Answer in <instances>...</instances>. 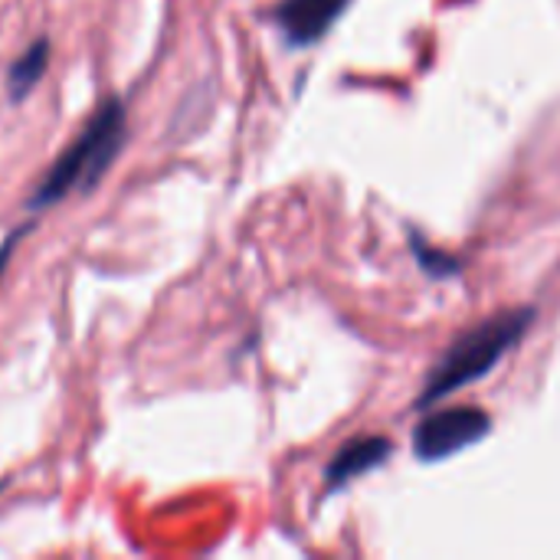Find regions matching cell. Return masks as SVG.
<instances>
[{
  "instance_id": "6da1fadb",
  "label": "cell",
  "mask_w": 560,
  "mask_h": 560,
  "mask_svg": "<svg viewBox=\"0 0 560 560\" xmlns=\"http://www.w3.org/2000/svg\"><path fill=\"white\" fill-rule=\"evenodd\" d=\"M121 144H125V105L118 98H105L95 108L92 121L79 131V138H72V144L56 158V164L36 184L26 207L43 210L69 194H89L105 177Z\"/></svg>"
},
{
  "instance_id": "7a4b0ae2",
  "label": "cell",
  "mask_w": 560,
  "mask_h": 560,
  "mask_svg": "<svg viewBox=\"0 0 560 560\" xmlns=\"http://www.w3.org/2000/svg\"><path fill=\"white\" fill-rule=\"evenodd\" d=\"M532 318H535L532 308H515V312H502V315L476 325L472 331H466L446 351V358L436 364V371L430 374L417 407H430V404L443 400L446 394H453V390L479 381L482 374H489L502 361V354L528 331Z\"/></svg>"
},
{
  "instance_id": "3957f363",
  "label": "cell",
  "mask_w": 560,
  "mask_h": 560,
  "mask_svg": "<svg viewBox=\"0 0 560 560\" xmlns=\"http://www.w3.org/2000/svg\"><path fill=\"white\" fill-rule=\"evenodd\" d=\"M489 427H492L489 413H482L476 407H456V410L430 413L413 433V453L423 463L446 459V456L479 443L489 433Z\"/></svg>"
},
{
  "instance_id": "277c9868",
  "label": "cell",
  "mask_w": 560,
  "mask_h": 560,
  "mask_svg": "<svg viewBox=\"0 0 560 560\" xmlns=\"http://www.w3.org/2000/svg\"><path fill=\"white\" fill-rule=\"evenodd\" d=\"M348 0H282L276 7V23L295 46H308L322 39L331 23L341 16Z\"/></svg>"
},
{
  "instance_id": "5b68a950",
  "label": "cell",
  "mask_w": 560,
  "mask_h": 560,
  "mask_svg": "<svg viewBox=\"0 0 560 560\" xmlns=\"http://www.w3.org/2000/svg\"><path fill=\"white\" fill-rule=\"evenodd\" d=\"M387 456H390V440H384V436L354 440V443H348V446L331 459V466H328V472H325V482H328V489H341L345 482L358 479L361 472L381 466Z\"/></svg>"
},
{
  "instance_id": "8992f818",
  "label": "cell",
  "mask_w": 560,
  "mask_h": 560,
  "mask_svg": "<svg viewBox=\"0 0 560 560\" xmlns=\"http://www.w3.org/2000/svg\"><path fill=\"white\" fill-rule=\"evenodd\" d=\"M46 66H49V43L46 39H36L7 72V89H10V98L20 102L33 92V85L46 75Z\"/></svg>"
},
{
  "instance_id": "52a82bcc",
  "label": "cell",
  "mask_w": 560,
  "mask_h": 560,
  "mask_svg": "<svg viewBox=\"0 0 560 560\" xmlns=\"http://www.w3.org/2000/svg\"><path fill=\"white\" fill-rule=\"evenodd\" d=\"M23 233H26V230H16L13 236H7V240H3V246H0V276H3V269H7V259L13 256V246H16V240H20Z\"/></svg>"
}]
</instances>
